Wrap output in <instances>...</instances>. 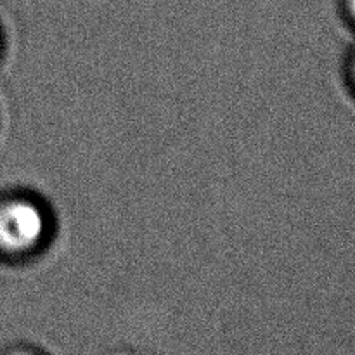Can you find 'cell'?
I'll list each match as a JSON object with an SVG mask.
<instances>
[{
    "label": "cell",
    "instance_id": "obj_1",
    "mask_svg": "<svg viewBox=\"0 0 355 355\" xmlns=\"http://www.w3.org/2000/svg\"><path fill=\"white\" fill-rule=\"evenodd\" d=\"M47 217L37 201L16 196L0 201V252L24 255L42 245Z\"/></svg>",
    "mask_w": 355,
    "mask_h": 355
},
{
    "label": "cell",
    "instance_id": "obj_2",
    "mask_svg": "<svg viewBox=\"0 0 355 355\" xmlns=\"http://www.w3.org/2000/svg\"><path fill=\"white\" fill-rule=\"evenodd\" d=\"M6 355H37V354H33V352H28V350H23V349H19V350H12V352H9V354H6Z\"/></svg>",
    "mask_w": 355,
    "mask_h": 355
},
{
    "label": "cell",
    "instance_id": "obj_4",
    "mask_svg": "<svg viewBox=\"0 0 355 355\" xmlns=\"http://www.w3.org/2000/svg\"><path fill=\"white\" fill-rule=\"evenodd\" d=\"M352 80H354V83H355V58H354V61H352Z\"/></svg>",
    "mask_w": 355,
    "mask_h": 355
},
{
    "label": "cell",
    "instance_id": "obj_3",
    "mask_svg": "<svg viewBox=\"0 0 355 355\" xmlns=\"http://www.w3.org/2000/svg\"><path fill=\"white\" fill-rule=\"evenodd\" d=\"M349 10H350V14L355 17V0H349Z\"/></svg>",
    "mask_w": 355,
    "mask_h": 355
}]
</instances>
